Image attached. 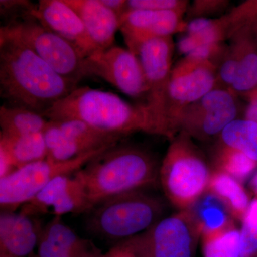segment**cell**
<instances>
[{
    "label": "cell",
    "instance_id": "obj_1",
    "mask_svg": "<svg viewBox=\"0 0 257 257\" xmlns=\"http://www.w3.org/2000/svg\"><path fill=\"white\" fill-rule=\"evenodd\" d=\"M79 85L51 68L9 28H0V96L43 115Z\"/></svg>",
    "mask_w": 257,
    "mask_h": 257
},
{
    "label": "cell",
    "instance_id": "obj_2",
    "mask_svg": "<svg viewBox=\"0 0 257 257\" xmlns=\"http://www.w3.org/2000/svg\"><path fill=\"white\" fill-rule=\"evenodd\" d=\"M160 169L151 152L119 142L94 157L74 175L82 184L92 210L109 198L155 185Z\"/></svg>",
    "mask_w": 257,
    "mask_h": 257
},
{
    "label": "cell",
    "instance_id": "obj_3",
    "mask_svg": "<svg viewBox=\"0 0 257 257\" xmlns=\"http://www.w3.org/2000/svg\"><path fill=\"white\" fill-rule=\"evenodd\" d=\"M42 116L50 121L78 120L123 138L138 132L150 133L145 104L133 105L114 93L87 86L76 88Z\"/></svg>",
    "mask_w": 257,
    "mask_h": 257
},
{
    "label": "cell",
    "instance_id": "obj_4",
    "mask_svg": "<svg viewBox=\"0 0 257 257\" xmlns=\"http://www.w3.org/2000/svg\"><path fill=\"white\" fill-rule=\"evenodd\" d=\"M164 210L162 201L143 189L124 193L93 207L89 211L87 229L119 242L151 228L160 220Z\"/></svg>",
    "mask_w": 257,
    "mask_h": 257
},
{
    "label": "cell",
    "instance_id": "obj_5",
    "mask_svg": "<svg viewBox=\"0 0 257 257\" xmlns=\"http://www.w3.org/2000/svg\"><path fill=\"white\" fill-rule=\"evenodd\" d=\"M211 173L192 138L179 133L171 140L160 165L159 179L166 197L175 207L186 210L207 192Z\"/></svg>",
    "mask_w": 257,
    "mask_h": 257
},
{
    "label": "cell",
    "instance_id": "obj_6",
    "mask_svg": "<svg viewBox=\"0 0 257 257\" xmlns=\"http://www.w3.org/2000/svg\"><path fill=\"white\" fill-rule=\"evenodd\" d=\"M217 66L210 61L184 56L171 72L165 109V138L172 140L179 133L184 111L217 87Z\"/></svg>",
    "mask_w": 257,
    "mask_h": 257
},
{
    "label": "cell",
    "instance_id": "obj_7",
    "mask_svg": "<svg viewBox=\"0 0 257 257\" xmlns=\"http://www.w3.org/2000/svg\"><path fill=\"white\" fill-rule=\"evenodd\" d=\"M111 146L88 152L64 162H55L47 158L37 161L20 167L5 178L0 179L2 211H15L18 207L21 208L56 177L73 175Z\"/></svg>",
    "mask_w": 257,
    "mask_h": 257
},
{
    "label": "cell",
    "instance_id": "obj_8",
    "mask_svg": "<svg viewBox=\"0 0 257 257\" xmlns=\"http://www.w3.org/2000/svg\"><path fill=\"white\" fill-rule=\"evenodd\" d=\"M9 28L57 73L79 85L87 77L85 57L72 44L29 16L7 25Z\"/></svg>",
    "mask_w": 257,
    "mask_h": 257
},
{
    "label": "cell",
    "instance_id": "obj_9",
    "mask_svg": "<svg viewBox=\"0 0 257 257\" xmlns=\"http://www.w3.org/2000/svg\"><path fill=\"white\" fill-rule=\"evenodd\" d=\"M175 49L172 36L157 37L145 42L137 55L148 88L145 106L152 135L165 137L166 104Z\"/></svg>",
    "mask_w": 257,
    "mask_h": 257
},
{
    "label": "cell",
    "instance_id": "obj_10",
    "mask_svg": "<svg viewBox=\"0 0 257 257\" xmlns=\"http://www.w3.org/2000/svg\"><path fill=\"white\" fill-rule=\"evenodd\" d=\"M202 229L190 209L160 220L130 238L140 257H192Z\"/></svg>",
    "mask_w": 257,
    "mask_h": 257
},
{
    "label": "cell",
    "instance_id": "obj_11",
    "mask_svg": "<svg viewBox=\"0 0 257 257\" xmlns=\"http://www.w3.org/2000/svg\"><path fill=\"white\" fill-rule=\"evenodd\" d=\"M87 77H96L133 99L147 100L148 88L141 62L128 49L113 45L85 59Z\"/></svg>",
    "mask_w": 257,
    "mask_h": 257
},
{
    "label": "cell",
    "instance_id": "obj_12",
    "mask_svg": "<svg viewBox=\"0 0 257 257\" xmlns=\"http://www.w3.org/2000/svg\"><path fill=\"white\" fill-rule=\"evenodd\" d=\"M234 94L229 89L214 88L184 111L179 121V133L199 141L220 135L236 119L238 106Z\"/></svg>",
    "mask_w": 257,
    "mask_h": 257
},
{
    "label": "cell",
    "instance_id": "obj_13",
    "mask_svg": "<svg viewBox=\"0 0 257 257\" xmlns=\"http://www.w3.org/2000/svg\"><path fill=\"white\" fill-rule=\"evenodd\" d=\"M47 159L64 162L119 143L124 138L99 131L78 120L50 121L43 132Z\"/></svg>",
    "mask_w": 257,
    "mask_h": 257
},
{
    "label": "cell",
    "instance_id": "obj_14",
    "mask_svg": "<svg viewBox=\"0 0 257 257\" xmlns=\"http://www.w3.org/2000/svg\"><path fill=\"white\" fill-rule=\"evenodd\" d=\"M257 14V1H248L215 19L199 18L187 23V35L178 42L184 55L205 44L224 43L249 23Z\"/></svg>",
    "mask_w": 257,
    "mask_h": 257
},
{
    "label": "cell",
    "instance_id": "obj_15",
    "mask_svg": "<svg viewBox=\"0 0 257 257\" xmlns=\"http://www.w3.org/2000/svg\"><path fill=\"white\" fill-rule=\"evenodd\" d=\"M50 208L55 216L73 213L89 212L90 204L82 184L74 175L56 177L35 197L24 204L20 213L35 216L48 212Z\"/></svg>",
    "mask_w": 257,
    "mask_h": 257
},
{
    "label": "cell",
    "instance_id": "obj_16",
    "mask_svg": "<svg viewBox=\"0 0 257 257\" xmlns=\"http://www.w3.org/2000/svg\"><path fill=\"white\" fill-rule=\"evenodd\" d=\"M184 15L175 11L126 12L119 18V31L128 50L138 55L140 47L148 40L185 32L187 23Z\"/></svg>",
    "mask_w": 257,
    "mask_h": 257
},
{
    "label": "cell",
    "instance_id": "obj_17",
    "mask_svg": "<svg viewBox=\"0 0 257 257\" xmlns=\"http://www.w3.org/2000/svg\"><path fill=\"white\" fill-rule=\"evenodd\" d=\"M32 16L72 44L85 58L101 52L89 37L80 17L64 0H40Z\"/></svg>",
    "mask_w": 257,
    "mask_h": 257
},
{
    "label": "cell",
    "instance_id": "obj_18",
    "mask_svg": "<svg viewBox=\"0 0 257 257\" xmlns=\"http://www.w3.org/2000/svg\"><path fill=\"white\" fill-rule=\"evenodd\" d=\"M103 253L90 240L78 236L61 216L55 217L42 229L38 245L39 257H101Z\"/></svg>",
    "mask_w": 257,
    "mask_h": 257
},
{
    "label": "cell",
    "instance_id": "obj_19",
    "mask_svg": "<svg viewBox=\"0 0 257 257\" xmlns=\"http://www.w3.org/2000/svg\"><path fill=\"white\" fill-rule=\"evenodd\" d=\"M43 227L33 216L15 211L0 214V257H28L37 247Z\"/></svg>",
    "mask_w": 257,
    "mask_h": 257
},
{
    "label": "cell",
    "instance_id": "obj_20",
    "mask_svg": "<svg viewBox=\"0 0 257 257\" xmlns=\"http://www.w3.org/2000/svg\"><path fill=\"white\" fill-rule=\"evenodd\" d=\"M64 2L80 17L89 37L101 52L114 45L115 35L119 30V19L100 0Z\"/></svg>",
    "mask_w": 257,
    "mask_h": 257
},
{
    "label": "cell",
    "instance_id": "obj_21",
    "mask_svg": "<svg viewBox=\"0 0 257 257\" xmlns=\"http://www.w3.org/2000/svg\"><path fill=\"white\" fill-rule=\"evenodd\" d=\"M250 22L229 40L230 50L237 63L236 79L230 89L234 94H246L257 87V42Z\"/></svg>",
    "mask_w": 257,
    "mask_h": 257
},
{
    "label": "cell",
    "instance_id": "obj_22",
    "mask_svg": "<svg viewBox=\"0 0 257 257\" xmlns=\"http://www.w3.org/2000/svg\"><path fill=\"white\" fill-rule=\"evenodd\" d=\"M207 192L220 201L231 217L243 220L250 202L247 193L239 181L215 170L211 173Z\"/></svg>",
    "mask_w": 257,
    "mask_h": 257
},
{
    "label": "cell",
    "instance_id": "obj_23",
    "mask_svg": "<svg viewBox=\"0 0 257 257\" xmlns=\"http://www.w3.org/2000/svg\"><path fill=\"white\" fill-rule=\"evenodd\" d=\"M0 149L9 155L16 170L47 157L43 133L17 137L0 135Z\"/></svg>",
    "mask_w": 257,
    "mask_h": 257
},
{
    "label": "cell",
    "instance_id": "obj_24",
    "mask_svg": "<svg viewBox=\"0 0 257 257\" xmlns=\"http://www.w3.org/2000/svg\"><path fill=\"white\" fill-rule=\"evenodd\" d=\"M49 120L35 111L3 104L0 107V135L23 136L43 133Z\"/></svg>",
    "mask_w": 257,
    "mask_h": 257
},
{
    "label": "cell",
    "instance_id": "obj_25",
    "mask_svg": "<svg viewBox=\"0 0 257 257\" xmlns=\"http://www.w3.org/2000/svg\"><path fill=\"white\" fill-rule=\"evenodd\" d=\"M202 243L204 257H240L241 231L231 219L216 229L204 231Z\"/></svg>",
    "mask_w": 257,
    "mask_h": 257
},
{
    "label": "cell",
    "instance_id": "obj_26",
    "mask_svg": "<svg viewBox=\"0 0 257 257\" xmlns=\"http://www.w3.org/2000/svg\"><path fill=\"white\" fill-rule=\"evenodd\" d=\"M221 143L242 152L257 162V123L236 119L220 134Z\"/></svg>",
    "mask_w": 257,
    "mask_h": 257
},
{
    "label": "cell",
    "instance_id": "obj_27",
    "mask_svg": "<svg viewBox=\"0 0 257 257\" xmlns=\"http://www.w3.org/2000/svg\"><path fill=\"white\" fill-rule=\"evenodd\" d=\"M214 162L216 170L227 174L239 182L246 180L257 167L256 161L221 143L216 149Z\"/></svg>",
    "mask_w": 257,
    "mask_h": 257
},
{
    "label": "cell",
    "instance_id": "obj_28",
    "mask_svg": "<svg viewBox=\"0 0 257 257\" xmlns=\"http://www.w3.org/2000/svg\"><path fill=\"white\" fill-rule=\"evenodd\" d=\"M188 209H190L195 216L202 227V233L208 230L216 229L231 219L227 215L229 212L220 201L209 192L207 195H202Z\"/></svg>",
    "mask_w": 257,
    "mask_h": 257
},
{
    "label": "cell",
    "instance_id": "obj_29",
    "mask_svg": "<svg viewBox=\"0 0 257 257\" xmlns=\"http://www.w3.org/2000/svg\"><path fill=\"white\" fill-rule=\"evenodd\" d=\"M242 222L240 257H252L257 253V198L250 202Z\"/></svg>",
    "mask_w": 257,
    "mask_h": 257
},
{
    "label": "cell",
    "instance_id": "obj_30",
    "mask_svg": "<svg viewBox=\"0 0 257 257\" xmlns=\"http://www.w3.org/2000/svg\"><path fill=\"white\" fill-rule=\"evenodd\" d=\"M189 2L186 0H127L126 12L134 10L175 11L185 14Z\"/></svg>",
    "mask_w": 257,
    "mask_h": 257
},
{
    "label": "cell",
    "instance_id": "obj_31",
    "mask_svg": "<svg viewBox=\"0 0 257 257\" xmlns=\"http://www.w3.org/2000/svg\"><path fill=\"white\" fill-rule=\"evenodd\" d=\"M36 6L28 0H1L0 15L5 22L2 25L31 16Z\"/></svg>",
    "mask_w": 257,
    "mask_h": 257
},
{
    "label": "cell",
    "instance_id": "obj_32",
    "mask_svg": "<svg viewBox=\"0 0 257 257\" xmlns=\"http://www.w3.org/2000/svg\"><path fill=\"white\" fill-rule=\"evenodd\" d=\"M229 1L223 0H196L187 10L189 18L209 19L212 15L220 14L227 8Z\"/></svg>",
    "mask_w": 257,
    "mask_h": 257
},
{
    "label": "cell",
    "instance_id": "obj_33",
    "mask_svg": "<svg viewBox=\"0 0 257 257\" xmlns=\"http://www.w3.org/2000/svg\"><path fill=\"white\" fill-rule=\"evenodd\" d=\"M101 257H140L131 239L119 241Z\"/></svg>",
    "mask_w": 257,
    "mask_h": 257
},
{
    "label": "cell",
    "instance_id": "obj_34",
    "mask_svg": "<svg viewBox=\"0 0 257 257\" xmlns=\"http://www.w3.org/2000/svg\"><path fill=\"white\" fill-rule=\"evenodd\" d=\"M249 104L245 112V119L257 123V87L246 93Z\"/></svg>",
    "mask_w": 257,
    "mask_h": 257
},
{
    "label": "cell",
    "instance_id": "obj_35",
    "mask_svg": "<svg viewBox=\"0 0 257 257\" xmlns=\"http://www.w3.org/2000/svg\"><path fill=\"white\" fill-rule=\"evenodd\" d=\"M104 6L117 15L119 19L126 13V1L125 0H100Z\"/></svg>",
    "mask_w": 257,
    "mask_h": 257
},
{
    "label": "cell",
    "instance_id": "obj_36",
    "mask_svg": "<svg viewBox=\"0 0 257 257\" xmlns=\"http://www.w3.org/2000/svg\"><path fill=\"white\" fill-rule=\"evenodd\" d=\"M250 25H251V30H252L253 35H254L257 42V14L253 17L252 20L250 22Z\"/></svg>",
    "mask_w": 257,
    "mask_h": 257
},
{
    "label": "cell",
    "instance_id": "obj_37",
    "mask_svg": "<svg viewBox=\"0 0 257 257\" xmlns=\"http://www.w3.org/2000/svg\"><path fill=\"white\" fill-rule=\"evenodd\" d=\"M251 188L252 189L253 192H254L255 194L257 195V172L255 174V175L253 176L252 179L251 181Z\"/></svg>",
    "mask_w": 257,
    "mask_h": 257
},
{
    "label": "cell",
    "instance_id": "obj_38",
    "mask_svg": "<svg viewBox=\"0 0 257 257\" xmlns=\"http://www.w3.org/2000/svg\"><path fill=\"white\" fill-rule=\"evenodd\" d=\"M32 257H39L37 254H32Z\"/></svg>",
    "mask_w": 257,
    "mask_h": 257
},
{
    "label": "cell",
    "instance_id": "obj_39",
    "mask_svg": "<svg viewBox=\"0 0 257 257\" xmlns=\"http://www.w3.org/2000/svg\"><path fill=\"white\" fill-rule=\"evenodd\" d=\"M256 254H257V253H256Z\"/></svg>",
    "mask_w": 257,
    "mask_h": 257
}]
</instances>
